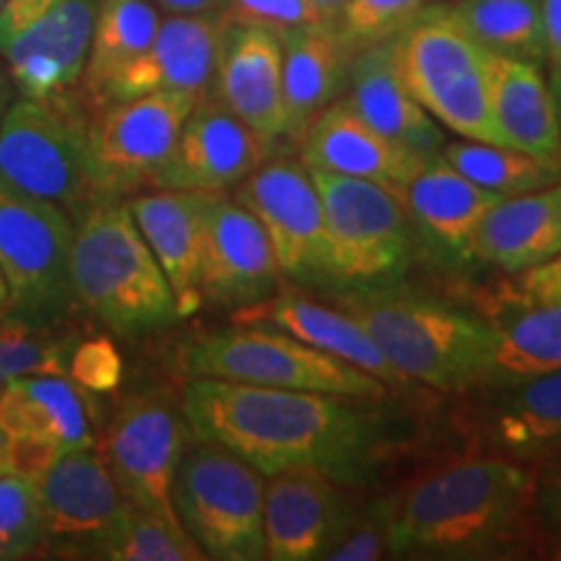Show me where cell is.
Here are the masks:
<instances>
[{
  "instance_id": "6da1fadb",
  "label": "cell",
  "mask_w": 561,
  "mask_h": 561,
  "mask_svg": "<svg viewBox=\"0 0 561 561\" xmlns=\"http://www.w3.org/2000/svg\"><path fill=\"white\" fill-rule=\"evenodd\" d=\"M180 403L195 439L224 445L265 476L312 468L362 483L380 460L382 421L356 398L191 377Z\"/></svg>"
},
{
  "instance_id": "7a4b0ae2",
  "label": "cell",
  "mask_w": 561,
  "mask_h": 561,
  "mask_svg": "<svg viewBox=\"0 0 561 561\" xmlns=\"http://www.w3.org/2000/svg\"><path fill=\"white\" fill-rule=\"evenodd\" d=\"M533 507V473L510 458H476L426 473L377 504L388 553L471 559L504 549Z\"/></svg>"
},
{
  "instance_id": "3957f363",
  "label": "cell",
  "mask_w": 561,
  "mask_h": 561,
  "mask_svg": "<svg viewBox=\"0 0 561 561\" xmlns=\"http://www.w3.org/2000/svg\"><path fill=\"white\" fill-rule=\"evenodd\" d=\"M382 356L405 382L445 392L494 382V335L481 314L401 289H367L343 297Z\"/></svg>"
},
{
  "instance_id": "277c9868",
  "label": "cell",
  "mask_w": 561,
  "mask_h": 561,
  "mask_svg": "<svg viewBox=\"0 0 561 561\" xmlns=\"http://www.w3.org/2000/svg\"><path fill=\"white\" fill-rule=\"evenodd\" d=\"M70 291L112 333L136 339L180 320L164 271L133 221L125 201H104L76 219Z\"/></svg>"
},
{
  "instance_id": "5b68a950",
  "label": "cell",
  "mask_w": 561,
  "mask_h": 561,
  "mask_svg": "<svg viewBox=\"0 0 561 561\" xmlns=\"http://www.w3.org/2000/svg\"><path fill=\"white\" fill-rule=\"evenodd\" d=\"M392 62L411 96L462 138L502 144L491 115V53L447 5H426L390 39Z\"/></svg>"
},
{
  "instance_id": "8992f818",
  "label": "cell",
  "mask_w": 561,
  "mask_h": 561,
  "mask_svg": "<svg viewBox=\"0 0 561 561\" xmlns=\"http://www.w3.org/2000/svg\"><path fill=\"white\" fill-rule=\"evenodd\" d=\"M89 123L79 91L13 100L0 121V178L68 210L73 221L81 219L91 206L107 201L91 167Z\"/></svg>"
},
{
  "instance_id": "52a82bcc",
  "label": "cell",
  "mask_w": 561,
  "mask_h": 561,
  "mask_svg": "<svg viewBox=\"0 0 561 561\" xmlns=\"http://www.w3.org/2000/svg\"><path fill=\"white\" fill-rule=\"evenodd\" d=\"M322 203L325 280L385 289L409 271L416 231L401 195L377 182L310 170Z\"/></svg>"
},
{
  "instance_id": "ba28073f",
  "label": "cell",
  "mask_w": 561,
  "mask_h": 561,
  "mask_svg": "<svg viewBox=\"0 0 561 561\" xmlns=\"http://www.w3.org/2000/svg\"><path fill=\"white\" fill-rule=\"evenodd\" d=\"M180 369L187 377L331 392L356 401H382L388 396V385L377 377L268 325L195 335L180 351Z\"/></svg>"
},
{
  "instance_id": "9c48e42d",
  "label": "cell",
  "mask_w": 561,
  "mask_h": 561,
  "mask_svg": "<svg viewBox=\"0 0 561 561\" xmlns=\"http://www.w3.org/2000/svg\"><path fill=\"white\" fill-rule=\"evenodd\" d=\"M265 473L216 442L187 445L178 462L172 502L182 528L206 559H265Z\"/></svg>"
},
{
  "instance_id": "30bf717a",
  "label": "cell",
  "mask_w": 561,
  "mask_h": 561,
  "mask_svg": "<svg viewBox=\"0 0 561 561\" xmlns=\"http://www.w3.org/2000/svg\"><path fill=\"white\" fill-rule=\"evenodd\" d=\"M73 231L68 210L0 178V271L11 291L13 320L53 325L73 307L68 271Z\"/></svg>"
},
{
  "instance_id": "8fae6325",
  "label": "cell",
  "mask_w": 561,
  "mask_h": 561,
  "mask_svg": "<svg viewBox=\"0 0 561 561\" xmlns=\"http://www.w3.org/2000/svg\"><path fill=\"white\" fill-rule=\"evenodd\" d=\"M102 0H3L0 58L19 96L50 100L79 89Z\"/></svg>"
},
{
  "instance_id": "7c38bea8",
  "label": "cell",
  "mask_w": 561,
  "mask_h": 561,
  "mask_svg": "<svg viewBox=\"0 0 561 561\" xmlns=\"http://www.w3.org/2000/svg\"><path fill=\"white\" fill-rule=\"evenodd\" d=\"M191 434L182 403L161 390L136 392L117 405L102 455L133 507L182 525L174 512L172 483Z\"/></svg>"
},
{
  "instance_id": "4fadbf2b",
  "label": "cell",
  "mask_w": 561,
  "mask_h": 561,
  "mask_svg": "<svg viewBox=\"0 0 561 561\" xmlns=\"http://www.w3.org/2000/svg\"><path fill=\"white\" fill-rule=\"evenodd\" d=\"M195 102V96L180 91H157L91 115V167L104 198L121 201L151 185Z\"/></svg>"
},
{
  "instance_id": "5bb4252c",
  "label": "cell",
  "mask_w": 561,
  "mask_h": 561,
  "mask_svg": "<svg viewBox=\"0 0 561 561\" xmlns=\"http://www.w3.org/2000/svg\"><path fill=\"white\" fill-rule=\"evenodd\" d=\"M32 483L39 504L42 553L100 557L102 543L128 507L104 455L94 447L60 453Z\"/></svg>"
},
{
  "instance_id": "9a60e30c",
  "label": "cell",
  "mask_w": 561,
  "mask_h": 561,
  "mask_svg": "<svg viewBox=\"0 0 561 561\" xmlns=\"http://www.w3.org/2000/svg\"><path fill=\"white\" fill-rule=\"evenodd\" d=\"M237 203L263 224L284 276L325 280L322 203L305 161H265L240 182Z\"/></svg>"
},
{
  "instance_id": "2e32d148",
  "label": "cell",
  "mask_w": 561,
  "mask_h": 561,
  "mask_svg": "<svg viewBox=\"0 0 561 561\" xmlns=\"http://www.w3.org/2000/svg\"><path fill=\"white\" fill-rule=\"evenodd\" d=\"M278 276L263 224L242 203L208 193L203 208V301L242 310L273 297Z\"/></svg>"
},
{
  "instance_id": "e0dca14e",
  "label": "cell",
  "mask_w": 561,
  "mask_h": 561,
  "mask_svg": "<svg viewBox=\"0 0 561 561\" xmlns=\"http://www.w3.org/2000/svg\"><path fill=\"white\" fill-rule=\"evenodd\" d=\"M265 151L268 140L208 94L195 102L151 185L159 191L224 193L255 172Z\"/></svg>"
},
{
  "instance_id": "ac0fdd59",
  "label": "cell",
  "mask_w": 561,
  "mask_h": 561,
  "mask_svg": "<svg viewBox=\"0 0 561 561\" xmlns=\"http://www.w3.org/2000/svg\"><path fill=\"white\" fill-rule=\"evenodd\" d=\"M224 13H198L180 16L170 13L161 19L157 37L146 53L100 91L91 110L110 107L157 91H180L195 100L210 94L216 70V47H219Z\"/></svg>"
},
{
  "instance_id": "d6986e66",
  "label": "cell",
  "mask_w": 561,
  "mask_h": 561,
  "mask_svg": "<svg viewBox=\"0 0 561 561\" xmlns=\"http://www.w3.org/2000/svg\"><path fill=\"white\" fill-rule=\"evenodd\" d=\"M210 96L268 144L286 136L278 34L224 13Z\"/></svg>"
},
{
  "instance_id": "ffe728a7",
  "label": "cell",
  "mask_w": 561,
  "mask_h": 561,
  "mask_svg": "<svg viewBox=\"0 0 561 561\" xmlns=\"http://www.w3.org/2000/svg\"><path fill=\"white\" fill-rule=\"evenodd\" d=\"M351 520L339 481L312 468H289L265 481L263 533L265 559L314 561Z\"/></svg>"
},
{
  "instance_id": "44dd1931",
  "label": "cell",
  "mask_w": 561,
  "mask_h": 561,
  "mask_svg": "<svg viewBox=\"0 0 561 561\" xmlns=\"http://www.w3.org/2000/svg\"><path fill=\"white\" fill-rule=\"evenodd\" d=\"M426 159V153L377 133L346 100L328 104L301 133V161L307 170L369 180L396 193L403 191Z\"/></svg>"
},
{
  "instance_id": "7402d4cb",
  "label": "cell",
  "mask_w": 561,
  "mask_h": 561,
  "mask_svg": "<svg viewBox=\"0 0 561 561\" xmlns=\"http://www.w3.org/2000/svg\"><path fill=\"white\" fill-rule=\"evenodd\" d=\"M208 193L153 191L128 201L133 221L164 271L180 320L201 310L203 208Z\"/></svg>"
},
{
  "instance_id": "603a6c76",
  "label": "cell",
  "mask_w": 561,
  "mask_h": 561,
  "mask_svg": "<svg viewBox=\"0 0 561 561\" xmlns=\"http://www.w3.org/2000/svg\"><path fill=\"white\" fill-rule=\"evenodd\" d=\"M398 195L409 210L413 231L445 257L471 255L476 229L500 201V195L483 191L439 153L426 159Z\"/></svg>"
},
{
  "instance_id": "cb8c5ba5",
  "label": "cell",
  "mask_w": 561,
  "mask_h": 561,
  "mask_svg": "<svg viewBox=\"0 0 561 561\" xmlns=\"http://www.w3.org/2000/svg\"><path fill=\"white\" fill-rule=\"evenodd\" d=\"M481 318L494 335V382L507 385L561 369V305L533 299L515 284L481 299Z\"/></svg>"
},
{
  "instance_id": "d4e9b609",
  "label": "cell",
  "mask_w": 561,
  "mask_h": 561,
  "mask_svg": "<svg viewBox=\"0 0 561 561\" xmlns=\"http://www.w3.org/2000/svg\"><path fill=\"white\" fill-rule=\"evenodd\" d=\"M237 325H268L305 341L307 346L339 356L351 367L367 371V375L382 380L388 388L403 385L405 380L390 367L382 351L364 331L362 322L341 307H328L312 301L301 294H276L257 305L242 307L234 312Z\"/></svg>"
},
{
  "instance_id": "484cf974",
  "label": "cell",
  "mask_w": 561,
  "mask_h": 561,
  "mask_svg": "<svg viewBox=\"0 0 561 561\" xmlns=\"http://www.w3.org/2000/svg\"><path fill=\"white\" fill-rule=\"evenodd\" d=\"M346 104L385 138L437 157L445 136L437 121L413 100L392 62L390 42L356 50L348 62Z\"/></svg>"
},
{
  "instance_id": "4316f807",
  "label": "cell",
  "mask_w": 561,
  "mask_h": 561,
  "mask_svg": "<svg viewBox=\"0 0 561 561\" xmlns=\"http://www.w3.org/2000/svg\"><path fill=\"white\" fill-rule=\"evenodd\" d=\"M561 252V182L507 195L483 216L471 255L507 273L536 268Z\"/></svg>"
},
{
  "instance_id": "83f0119b",
  "label": "cell",
  "mask_w": 561,
  "mask_h": 561,
  "mask_svg": "<svg viewBox=\"0 0 561 561\" xmlns=\"http://www.w3.org/2000/svg\"><path fill=\"white\" fill-rule=\"evenodd\" d=\"M0 430L58 453L96 445L89 403L68 375H24L0 390Z\"/></svg>"
},
{
  "instance_id": "f1b7e54d",
  "label": "cell",
  "mask_w": 561,
  "mask_h": 561,
  "mask_svg": "<svg viewBox=\"0 0 561 561\" xmlns=\"http://www.w3.org/2000/svg\"><path fill=\"white\" fill-rule=\"evenodd\" d=\"M491 115L504 146L561 167L559 102L541 66L491 53Z\"/></svg>"
},
{
  "instance_id": "f546056e",
  "label": "cell",
  "mask_w": 561,
  "mask_h": 561,
  "mask_svg": "<svg viewBox=\"0 0 561 561\" xmlns=\"http://www.w3.org/2000/svg\"><path fill=\"white\" fill-rule=\"evenodd\" d=\"M351 53L331 24L280 34V89L286 136L301 138L314 117L341 94Z\"/></svg>"
},
{
  "instance_id": "4dcf8cb0",
  "label": "cell",
  "mask_w": 561,
  "mask_h": 561,
  "mask_svg": "<svg viewBox=\"0 0 561 561\" xmlns=\"http://www.w3.org/2000/svg\"><path fill=\"white\" fill-rule=\"evenodd\" d=\"M491 437L515 460H541L561 447V369L504 385Z\"/></svg>"
},
{
  "instance_id": "1f68e13d",
  "label": "cell",
  "mask_w": 561,
  "mask_h": 561,
  "mask_svg": "<svg viewBox=\"0 0 561 561\" xmlns=\"http://www.w3.org/2000/svg\"><path fill=\"white\" fill-rule=\"evenodd\" d=\"M161 13L151 0H102L91 32L87 66L79 81V96L87 107L100 91L130 66L157 37Z\"/></svg>"
},
{
  "instance_id": "d6a6232c",
  "label": "cell",
  "mask_w": 561,
  "mask_h": 561,
  "mask_svg": "<svg viewBox=\"0 0 561 561\" xmlns=\"http://www.w3.org/2000/svg\"><path fill=\"white\" fill-rule=\"evenodd\" d=\"M447 9L483 50L536 66L546 62L538 0H455Z\"/></svg>"
},
{
  "instance_id": "836d02e7",
  "label": "cell",
  "mask_w": 561,
  "mask_h": 561,
  "mask_svg": "<svg viewBox=\"0 0 561 561\" xmlns=\"http://www.w3.org/2000/svg\"><path fill=\"white\" fill-rule=\"evenodd\" d=\"M439 157L483 191L500 195V198L561 182V167L546 164V161L510 149V146L486 144V140L462 138L455 144H445Z\"/></svg>"
},
{
  "instance_id": "e575fe53",
  "label": "cell",
  "mask_w": 561,
  "mask_h": 561,
  "mask_svg": "<svg viewBox=\"0 0 561 561\" xmlns=\"http://www.w3.org/2000/svg\"><path fill=\"white\" fill-rule=\"evenodd\" d=\"M110 561H201L206 553L178 523L128 507L102 543L100 557Z\"/></svg>"
},
{
  "instance_id": "d590c367",
  "label": "cell",
  "mask_w": 561,
  "mask_h": 561,
  "mask_svg": "<svg viewBox=\"0 0 561 561\" xmlns=\"http://www.w3.org/2000/svg\"><path fill=\"white\" fill-rule=\"evenodd\" d=\"M70 351V339H53L13 318L0 322V390L24 375H68Z\"/></svg>"
},
{
  "instance_id": "8d00e7d4",
  "label": "cell",
  "mask_w": 561,
  "mask_h": 561,
  "mask_svg": "<svg viewBox=\"0 0 561 561\" xmlns=\"http://www.w3.org/2000/svg\"><path fill=\"white\" fill-rule=\"evenodd\" d=\"M430 0H348L333 30L351 53L390 42L401 34Z\"/></svg>"
},
{
  "instance_id": "74e56055",
  "label": "cell",
  "mask_w": 561,
  "mask_h": 561,
  "mask_svg": "<svg viewBox=\"0 0 561 561\" xmlns=\"http://www.w3.org/2000/svg\"><path fill=\"white\" fill-rule=\"evenodd\" d=\"M42 553V520L34 483L24 476L0 473V561Z\"/></svg>"
},
{
  "instance_id": "f35d334b",
  "label": "cell",
  "mask_w": 561,
  "mask_h": 561,
  "mask_svg": "<svg viewBox=\"0 0 561 561\" xmlns=\"http://www.w3.org/2000/svg\"><path fill=\"white\" fill-rule=\"evenodd\" d=\"M125 364L121 351L107 339L76 343L68 359V377L89 392H112L121 388Z\"/></svg>"
},
{
  "instance_id": "ab89813d",
  "label": "cell",
  "mask_w": 561,
  "mask_h": 561,
  "mask_svg": "<svg viewBox=\"0 0 561 561\" xmlns=\"http://www.w3.org/2000/svg\"><path fill=\"white\" fill-rule=\"evenodd\" d=\"M227 16L248 21V24L265 26L278 37L301 26L325 24L314 11L310 0H229ZM333 26V24H331Z\"/></svg>"
},
{
  "instance_id": "60d3db41",
  "label": "cell",
  "mask_w": 561,
  "mask_h": 561,
  "mask_svg": "<svg viewBox=\"0 0 561 561\" xmlns=\"http://www.w3.org/2000/svg\"><path fill=\"white\" fill-rule=\"evenodd\" d=\"M388 553V536H385V523L380 510H369L367 515L354 517L335 538V543L328 549V561H371Z\"/></svg>"
},
{
  "instance_id": "b9f144b4",
  "label": "cell",
  "mask_w": 561,
  "mask_h": 561,
  "mask_svg": "<svg viewBox=\"0 0 561 561\" xmlns=\"http://www.w3.org/2000/svg\"><path fill=\"white\" fill-rule=\"evenodd\" d=\"M530 510L551 536L561 538V447L541 458V471L533 473Z\"/></svg>"
},
{
  "instance_id": "7bdbcfd3",
  "label": "cell",
  "mask_w": 561,
  "mask_h": 561,
  "mask_svg": "<svg viewBox=\"0 0 561 561\" xmlns=\"http://www.w3.org/2000/svg\"><path fill=\"white\" fill-rule=\"evenodd\" d=\"M512 284L533 299L559 301L561 305V252L551 261L536 265V268L523 271L520 278L512 280Z\"/></svg>"
},
{
  "instance_id": "ee69618b",
  "label": "cell",
  "mask_w": 561,
  "mask_h": 561,
  "mask_svg": "<svg viewBox=\"0 0 561 561\" xmlns=\"http://www.w3.org/2000/svg\"><path fill=\"white\" fill-rule=\"evenodd\" d=\"M541 3V21H543V47L546 60L553 70V87L561 100V0H538Z\"/></svg>"
},
{
  "instance_id": "f6af8a7d",
  "label": "cell",
  "mask_w": 561,
  "mask_h": 561,
  "mask_svg": "<svg viewBox=\"0 0 561 561\" xmlns=\"http://www.w3.org/2000/svg\"><path fill=\"white\" fill-rule=\"evenodd\" d=\"M151 3L167 13L198 16V13H224L229 0H151Z\"/></svg>"
},
{
  "instance_id": "bcb514c9",
  "label": "cell",
  "mask_w": 561,
  "mask_h": 561,
  "mask_svg": "<svg viewBox=\"0 0 561 561\" xmlns=\"http://www.w3.org/2000/svg\"><path fill=\"white\" fill-rule=\"evenodd\" d=\"M13 96H16V87H13L11 70H9V66H5V60L0 58V121H3L5 110L11 107Z\"/></svg>"
},
{
  "instance_id": "7dc6e473",
  "label": "cell",
  "mask_w": 561,
  "mask_h": 561,
  "mask_svg": "<svg viewBox=\"0 0 561 561\" xmlns=\"http://www.w3.org/2000/svg\"><path fill=\"white\" fill-rule=\"evenodd\" d=\"M310 3L314 5V11H318V16L325 21V24H333L348 0H310Z\"/></svg>"
},
{
  "instance_id": "c3c4849f",
  "label": "cell",
  "mask_w": 561,
  "mask_h": 561,
  "mask_svg": "<svg viewBox=\"0 0 561 561\" xmlns=\"http://www.w3.org/2000/svg\"><path fill=\"white\" fill-rule=\"evenodd\" d=\"M11 310V291L9 284H5L3 271H0V312H9Z\"/></svg>"
},
{
  "instance_id": "681fc988",
  "label": "cell",
  "mask_w": 561,
  "mask_h": 561,
  "mask_svg": "<svg viewBox=\"0 0 561 561\" xmlns=\"http://www.w3.org/2000/svg\"><path fill=\"white\" fill-rule=\"evenodd\" d=\"M5 453H9V434L0 430V473L5 468Z\"/></svg>"
},
{
  "instance_id": "f907efd6",
  "label": "cell",
  "mask_w": 561,
  "mask_h": 561,
  "mask_svg": "<svg viewBox=\"0 0 561 561\" xmlns=\"http://www.w3.org/2000/svg\"><path fill=\"white\" fill-rule=\"evenodd\" d=\"M557 559H561V551H559V553H557Z\"/></svg>"
},
{
  "instance_id": "816d5d0a",
  "label": "cell",
  "mask_w": 561,
  "mask_h": 561,
  "mask_svg": "<svg viewBox=\"0 0 561 561\" xmlns=\"http://www.w3.org/2000/svg\"><path fill=\"white\" fill-rule=\"evenodd\" d=\"M0 5H3V0H0Z\"/></svg>"
}]
</instances>
